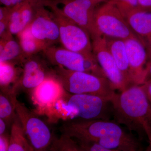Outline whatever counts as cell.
Listing matches in <instances>:
<instances>
[{
  "label": "cell",
  "instance_id": "6da1fadb",
  "mask_svg": "<svg viewBox=\"0 0 151 151\" xmlns=\"http://www.w3.org/2000/svg\"><path fill=\"white\" fill-rule=\"evenodd\" d=\"M63 134L76 141H90L99 144L109 151H137L142 146L119 124L110 120H79L62 126Z\"/></svg>",
  "mask_w": 151,
  "mask_h": 151
},
{
  "label": "cell",
  "instance_id": "7a4b0ae2",
  "mask_svg": "<svg viewBox=\"0 0 151 151\" xmlns=\"http://www.w3.org/2000/svg\"><path fill=\"white\" fill-rule=\"evenodd\" d=\"M115 122L123 124L139 139L146 136L151 148V105L141 85H134L111 99Z\"/></svg>",
  "mask_w": 151,
  "mask_h": 151
},
{
  "label": "cell",
  "instance_id": "3957f363",
  "mask_svg": "<svg viewBox=\"0 0 151 151\" xmlns=\"http://www.w3.org/2000/svg\"><path fill=\"white\" fill-rule=\"evenodd\" d=\"M55 71L64 89L71 94H94L111 100L116 93L108 78L59 66H56Z\"/></svg>",
  "mask_w": 151,
  "mask_h": 151
},
{
  "label": "cell",
  "instance_id": "277c9868",
  "mask_svg": "<svg viewBox=\"0 0 151 151\" xmlns=\"http://www.w3.org/2000/svg\"><path fill=\"white\" fill-rule=\"evenodd\" d=\"M98 35L123 40L131 38L140 39L130 27L119 9L109 1L95 10L94 34L91 38Z\"/></svg>",
  "mask_w": 151,
  "mask_h": 151
},
{
  "label": "cell",
  "instance_id": "5b68a950",
  "mask_svg": "<svg viewBox=\"0 0 151 151\" xmlns=\"http://www.w3.org/2000/svg\"><path fill=\"white\" fill-rule=\"evenodd\" d=\"M42 52L53 65L61 66L68 70L87 72L107 78L94 54L85 55L69 50L63 47L54 45L47 47Z\"/></svg>",
  "mask_w": 151,
  "mask_h": 151
},
{
  "label": "cell",
  "instance_id": "8992f818",
  "mask_svg": "<svg viewBox=\"0 0 151 151\" xmlns=\"http://www.w3.org/2000/svg\"><path fill=\"white\" fill-rule=\"evenodd\" d=\"M49 8L58 25L60 42L63 47L85 55L94 54L92 38L89 33L65 17L60 11L56 4Z\"/></svg>",
  "mask_w": 151,
  "mask_h": 151
},
{
  "label": "cell",
  "instance_id": "52a82bcc",
  "mask_svg": "<svg viewBox=\"0 0 151 151\" xmlns=\"http://www.w3.org/2000/svg\"><path fill=\"white\" fill-rule=\"evenodd\" d=\"M68 104L76 111V117L82 120H110L113 116L111 100L107 98L88 94H68Z\"/></svg>",
  "mask_w": 151,
  "mask_h": 151
},
{
  "label": "cell",
  "instance_id": "ba28073f",
  "mask_svg": "<svg viewBox=\"0 0 151 151\" xmlns=\"http://www.w3.org/2000/svg\"><path fill=\"white\" fill-rule=\"evenodd\" d=\"M15 112L35 150H45L51 142V133L46 124L17 99Z\"/></svg>",
  "mask_w": 151,
  "mask_h": 151
},
{
  "label": "cell",
  "instance_id": "9c48e42d",
  "mask_svg": "<svg viewBox=\"0 0 151 151\" xmlns=\"http://www.w3.org/2000/svg\"><path fill=\"white\" fill-rule=\"evenodd\" d=\"M93 52L107 78L115 89L123 92L128 88L122 72L108 50L104 36L92 38Z\"/></svg>",
  "mask_w": 151,
  "mask_h": 151
},
{
  "label": "cell",
  "instance_id": "30bf717a",
  "mask_svg": "<svg viewBox=\"0 0 151 151\" xmlns=\"http://www.w3.org/2000/svg\"><path fill=\"white\" fill-rule=\"evenodd\" d=\"M97 4L92 0H57V4H62L60 11L65 17L88 32L94 34V17Z\"/></svg>",
  "mask_w": 151,
  "mask_h": 151
},
{
  "label": "cell",
  "instance_id": "8fae6325",
  "mask_svg": "<svg viewBox=\"0 0 151 151\" xmlns=\"http://www.w3.org/2000/svg\"><path fill=\"white\" fill-rule=\"evenodd\" d=\"M45 7H37L29 27L35 37L50 46L60 42L59 29L52 12Z\"/></svg>",
  "mask_w": 151,
  "mask_h": 151
},
{
  "label": "cell",
  "instance_id": "7c38bea8",
  "mask_svg": "<svg viewBox=\"0 0 151 151\" xmlns=\"http://www.w3.org/2000/svg\"><path fill=\"white\" fill-rule=\"evenodd\" d=\"M133 85H141L147 76L148 53L144 42L138 38L125 40Z\"/></svg>",
  "mask_w": 151,
  "mask_h": 151
},
{
  "label": "cell",
  "instance_id": "4fadbf2b",
  "mask_svg": "<svg viewBox=\"0 0 151 151\" xmlns=\"http://www.w3.org/2000/svg\"><path fill=\"white\" fill-rule=\"evenodd\" d=\"M57 77L50 75L31 90V97L38 110L46 113L58 100L68 94Z\"/></svg>",
  "mask_w": 151,
  "mask_h": 151
},
{
  "label": "cell",
  "instance_id": "5bb4252c",
  "mask_svg": "<svg viewBox=\"0 0 151 151\" xmlns=\"http://www.w3.org/2000/svg\"><path fill=\"white\" fill-rule=\"evenodd\" d=\"M50 76L42 63L32 56L28 58L23 63L19 82L25 89L32 90Z\"/></svg>",
  "mask_w": 151,
  "mask_h": 151
},
{
  "label": "cell",
  "instance_id": "9a60e30c",
  "mask_svg": "<svg viewBox=\"0 0 151 151\" xmlns=\"http://www.w3.org/2000/svg\"><path fill=\"white\" fill-rule=\"evenodd\" d=\"M125 18L147 49L151 46V12L139 8L132 11Z\"/></svg>",
  "mask_w": 151,
  "mask_h": 151
},
{
  "label": "cell",
  "instance_id": "2e32d148",
  "mask_svg": "<svg viewBox=\"0 0 151 151\" xmlns=\"http://www.w3.org/2000/svg\"><path fill=\"white\" fill-rule=\"evenodd\" d=\"M105 39L108 50L122 72L127 87L128 88L134 86L131 78L129 64L124 40L107 37H105Z\"/></svg>",
  "mask_w": 151,
  "mask_h": 151
},
{
  "label": "cell",
  "instance_id": "e0dca14e",
  "mask_svg": "<svg viewBox=\"0 0 151 151\" xmlns=\"http://www.w3.org/2000/svg\"><path fill=\"white\" fill-rule=\"evenodd\" d=\"M37 7L29 3H24L12 7L9 30L13 35H17L29 26L34 17Z\"/></svg>",
  "mask_w": 151,
  "mask_h": 151
},
{
  "label": "cell",
  "instance_id": "ac0fdd59",
  "mask_svg": "<svg viewBox=\"0 0 151 151\" xmlns=\"http://www.w3.org/2000/svg\"><path fill=\"white\" fill-rule=\"evenodd\" d=\"M27 58L19 42L14 39L11 32L1 37L0 62L24 63Z\"/></svg>",
  "mask_w": 151,
  "mask_h": 151
},
{
  "label": "cell",
  "instance_id": "d6986e66",
  "mask_svg": "<svg viewBox=\"0 0 151 151\" xmlns=\"http://www.w3.org/2000/svg\"><path fill=\"white\" fill-rule=\"evenodd\" d=\"M25 134L21 123L16 115L11 128L8 151H34L27 139Z\"/></svg>",
  "mask_w": 151,
  "mask_h": 151
},
{
  "label": "cell",
  "instance_id": "ffe728a7",
  "mask_svg": "<svg viewBox=\"0 0 151 151\" xmlns=\"http://www.w3.org/2000/svg\"><path fill=\"white\" fill-rule=\"evenodd\" d=\"M23 52L27 58L43 51L49 47L46 43L36 38L32 35L29 26L17 35Z\"/></svg>",
  "mask_w": 151,
  "mask_h": 151
},
{
  "label": "cell",
  "instance_id": "44dd1931",
  "mask_svg": "<svg viewBox=\"0 0 151 151\" xmlns=\"http://www.w3.org/2000/svg\"><path fill=\"white\" fill-rule=\"evenodd\" d=\"M15 91L12 89L7 91H1L0 94V118L6 124L14 120L16 115Z\"/></svg>",
  "mask_w": 151,
  "mask_h": 151
},
{
  "label": "cell",
  "instance_id": "7402d4cb",
  "mask_svg": "<svg viewBox=\"0 0 151 151\" xmlns=\"http://www.w3.org/2000/svg\"><path fill=\"white\" fill-rule=\"evenodd\" d=\"M15 63L11 62H0V85L1 91L9 90L11 84L17 82L19 75Z\"/></svg>",
  "mask_w": 151,
  "mask_h": 151
},
{
  "label": "cell",
  "instance_id": "603a6c76",
  "mask_svg": "<svg viewBox=\"0 0 151 151\" xmlns=\"http://www.w3.org/2000/svg\"><path fill=\"white\" fill-rule=\"evenodd\" d=\"M73 139L63 134L59 139L53 142L50 150L52 151H80L78 143Z\"/></svg>",
  "mask_w": 151,
  "mask_h": 151
},
{
  "label": "cell",
  "instance_id": "cb8c5ba5",
  "mask_svg": "<svg viewBox=\"0 0 151 151\" xmlns=\"http://www.w3.org/2000/svg\"><path fill=\"white\" fill-rule=\"evenodd\" d=\"M5 6L12 7L19 4L29 3L37 6L50 7L55 3V0H0Z\"/></svg>",
  "mask_w": 151,
  "mask_h": 151
},
{
  "label": "cell",
  "instance_id": "d4e9b609",
  "mask_svg": "<svg viewBox=\"0 0 151 151\" xmlns=\"http://www.w3.org/2000/svg\"><path fill=\"white\" fill-rule=\"evenodd\" d=\"M117 7L125 17L132 11L139 9L138 0H110Z\"/></svg>",
  "mask_w": 151,
  "mask_h": 151
},
{
  "label": "cell",
  "instance_id": "484cf974",
  "mask_svg": "<svg viewBox=\"0 0 151 151\" xmlns=\"http://www.w3.org/2000/svg\"><path fill=\"white\" fill-rule=\"evenodd\" d=\"M80 151H109L99 144L90 141H77Z\"/></svg>",
  "mask_w": 151,
  "mask_h": 151
},
{
  "label": "cell",
  "instance_id": "4316f807",
  "mask_svg": "<svg viewBox=\"0 0 151 151\" xmlns=\"http://www.w3.org/2000/svg\"><path fill=\"white\" fill-rule=\"evenodd\" d=\"M9 147V138L4 134L0 135V151H8Z\"/></svg>",
  "mask_w": 151,
  "mask_h": 151
},
{
  "label": "cell",
  "instance_id": "83f0119b",
  "mask_svg": "<svg viewBox=\"0 0 151 151\" xmlns=\"http://www.w3.org/2000/svg\"><path fill=\"white\" fill-rule=\"evenodd\" d=\"M141 86L145 91L147 98L151 105V79L147 80Z\"/></svg>",
  "mask_w": 151,
  "mask_h": 151
},
{
  "label": "cell",
  "instance_id": "f1b7e54d",
  "mask_svg": "<svg viewBox=\"0 0 151 151\" xmlns=\"http://www.w3.org/2000/svg\"><path fill=\"white\" fill-rule=\"evenodd\" d=\"M139 8L151 12V0H138Z\"/></svg>",
  "mask_w": 151,
  "mask_h": 151
},
{
  "label": "cell",
  "instance_id": "f546056e",
  "mask_svg": "<svg viewBox=\"0 0 151 151\" xmlns=\"http://www.w3.org/2000/svg\"><path fill=\"white\" fill-rule=\"evenodd\" d=\"M6 122L3 119L0 118V135L4 134L6 129Z\"/></svg>",
  "mask_w": 151,
  "mask_h": 151
},
{
  "label": "cell",
  "instance_id": "4dcf8cb0",
  "mask_svg": "<svg viewBox=\"0 0 151 151\" xmlns=\"http://www.w3.org/2000/svg\"><path fill=\"white\" fill-rule=\"evenodd\" d=\"M147 76L146 81L148 79H151V61L147 63Z\"/></svg>",
  "mask_w": 151,
  "mask_h": 151
},
{
  "label": "cell",
  "instance_id": "1f68e13d",
  "mask_svg": "<svg viewBox=\"0 0 151 151\" xmlns=\"http://www.w3.org/2000/svg\"><path fill=\"white\" fill-rule=\"evenodd\" d=\"M148 53V62L151 61V46L147 48Z\"/></svg>",
  "mask_w": 151,
  "mask_h": 151
},
{
  "label": "cell",
  "instance_id": "d6a6232c",
  "mask_svg": "<svg viewBox=\"0 0 151 151\" xmlns=\"http://www.w3.org/2000/svg\"><path fill=\"white\" fill-rule=\"evenodd\" d=\"M92 1H94L95 2L97 3V4L98 3L103 2V1H105V0H92Z\"/></svg>",
  "mask_w": 151,
  "mask_h": 151
}]
</instances>
